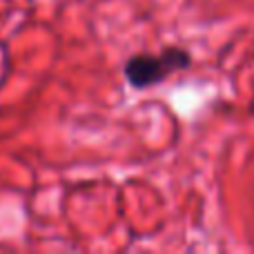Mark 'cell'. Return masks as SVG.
Segmentation results:
<instances>
[{
    "mask_svg": "<svg viewBox=\"0 0 254 254\" xmlns=\"http://www.w3.org/2000/svg\"><path fill=\"white\" fill-rule=\"evenodd\" d=\"M190 65V56L183 49L170 47L161 54H140L131 56L125 65V76L134 87H152L165 80L172 71H179Z\"/></svg>",
    "mask_w": 254,
    "mask_h": 254,
    "instance_id": "obj_1",
    "label": "cell"
}]
</instances>
